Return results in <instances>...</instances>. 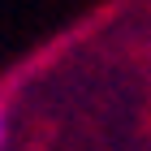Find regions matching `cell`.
<instances>
[{
	"label": "cell",
	"instance_id": "obj_1",
	"mask_svg": "<svg viewBox=\"0 0 151 151\" xmlns=\"http://www.w3.org/2000/svg\"><path fill=\"white\" fill-rule=\"evenodd\" d=\"M0 147H4V112H0Z\"/></svg>",
	"mask_w": 151,
	"mask_h": 151
}]
</instances>
